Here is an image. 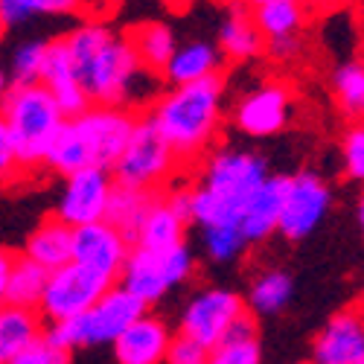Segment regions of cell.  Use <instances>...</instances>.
<instances>
[{"label": "cell", "mask_w": 364, "mask_h": 364, "mask_svg": "<svg viewBox=\"0 0 364 364\" xmlns=\"http://www.w3.org/2000/svg\"><path fill=\"white\" fill-rule=\"evenodd\" d=\"M62 41L90 105L137 111V105L158 100L161 76L140 65L129 36H119L108 23L90 18L76 23Z\"/></svg>", "instance_id": "6da1fadb"}, {"label": "cell", "mask_w": 364, "mask_h": 364, "mask_svg": "<svg viewBox=\"0 0 364 364\" xmlns=\"http://www.w3.org/2000/svg\"><path fill=\"white\" fill-rule=\"evenodd\" d=\"M225 114V76L166 87L146 114L169 143L181 166H190L213 149Z\"/></svg>", "instance_id": "7a4b0ae2"}, {"label": "cell", "mask_w": 364, "mask_h": 364, "mask_svg": "<svg viewBox=\"0 0 364 364\" xmlns=\"http://www.w3.org/2000/svg\"><path fill=\"white\" fill-rule=\"evenodd\" d=\"M268 166L259 155L245 149H216L204 161L201 181L187 190V213L190 222L204 228L239 225L248 198L265 184ZM242 228V225H239Z\"/></svg>", "instance_id": "3957f363"}, {"label": "cell", "mask_w": 364, "mask_h": 364, "mask_svg": "<svg viewBox=\"0 0 364 364\" xmlns=\"http://www.w3.org/2000/svg\"><path fill=\"white\" fill-rule=\"evenodd\" d=\"M137 117V111L111 105H90L82 114L68 117L44 164L65 178L79 169H111L123 155Z\"/></svg>", "instance_id": "277c9868"}, {"label": "cell", "mask_w": 364, "mask_h": 364, "mask_svg": "<svg viewBox=\"0 0 364 364\" xmlns=\"http://www.w3.org/2000/svg\"><path fill=\"white\" fill-rule=\"evenodd\" d=\"M0 123L9 132L21 169H26L47 161L58 132L68 123V117L58 108L50 90L41 82H36V85L9 87L6 100L0 102Z\"/></svg>", "instance_id": "5b68a950"}, {"label": "cell", "mask_w": 364, "mask_h": 364, "mask_svg": "<svg viewBox=\"0 0 364 364\" xmlns=\"http://www.w3.org/2000/svg\"><path fill=\"white\" fill-rule=\"evenodd\" d=\"M140 315H146L143 303L134 294H129L123 286H111L87 312L62 323H53L47 336L65 350L114 344Z\"/></svg>", "instance_id": "8992f818"}, {"label": "cell", "mask_w": 364, "mask_h": 364, "mask_svg": "<svg viewBox=\"0 0 364 364\" xmlns=\"http://www.w3.org/2000/svg\"><path fill=\"white\" fill-rule=\"evenodd\" d=\"M181 169L175 151L161 137L149 117H137V126L123 149V155L111 166V178L117 187L140 190V193H164L169 181Z\"/></svg>", "instance_id": "52a82bcc"}, {"label": "cell", "mask_w": 364, "mask_h": 364, "mask_svg": "<svg viewBox=\"0 0 364 364\" xmlns=\"http://www.w3.org/2000/svg\"><path fill=\"white\" fill-rule=\"evenodd\" d=\"M193 277V254L187 245H175L166 251H146L132 248L123 271H119V286L134 294L143 306L158 303L166 297L169 289L187 283Z\"/></svg>", "instance_id": "ba28073f"}, {"label": "cell", "mask_w": 364, "mask_h": 364, "mask_svg": "<svg viewBox=\"0 0 364 364\" xmlns=\"http://www.w3.org/2000/svg\"><path fill=\"white\" fill-rule=\"evenodd\" d=\"M114 286V280L97 274L85 265L68 262L62 268L50 271L47 277V289L44 297L38 303V315L53 323H62L70 318H79L82 312H87L94 303Z\"/></svg>", "instance_id": "9c48e42d"}, {"label": "cell", "mask_w": 364, "mask_h": 364, "mask_svg": "<svg viewBox=\"0 0 364 364\" xmlns=\"http://www.w3.org/2000/svg\"><path fill=\"white\" fill-rule=\"evenodd\" d=\"M242 315H245V303H242V297L236 291L210 286V289H201L198 294L190 297L184 312H181L178 336H184V338L210 350L213 344L222 341V336Z\"/></svg>", "instance_id": "30bf717a"}, {"label": "cell", "mask_w": 364, "mask_h": 364, "mask_svg": "<svg viewBox=\"0 0 364 364\" xmlns=\"http://www.w3.org/2000/svg\"><path fill=\"white\" fill-rule=\"evenodd\" d=\"M332 193L326 181L315 172H297L286 178V198H283V216H280V233L289 242L306 239L318 225L323 222L329 210Z\"/></svg>", "instance_id": "8fae6325"}, {"label": "cell", "mask_w": 364, "mask_h": 364, "mask_svg": "<svg viewBox=\"0 0 364 364\" xmlns=\"http://www.w3.org/2000/svg\"><path fill=\"white\" fill-rule=\"evenodd\" d=\"M111 169H79L65 178V190L58 198L55 219L70 228H85L102 222L108 216V204L114 196Z\"/></svg>", "instance_id": "7c38bea8"}, {"label": "cell", "mask_w": 364, "mask_h": 364, "mask_svg": "<svg viewBox=\"0 0 364 364\" xmlns=\"http://www.w3.org/2000/svg\"><path fill=\"white\" fill-rule=\"evenodd\" d=\"M291 105L294 97L286 82H262L239 97L233 108V123L248 137H271L289 126Z\"/></svg>", "instance_id": "4fadbf2b"}, {"label": "cell", "mask_w": 364, "mask_h": 364, "mask_svg": "<svg viewBox=\"0 0 364 364\" xmlns=\"http://www.w3.org/2000/svg\"><path fill=\"white\" fill-rule=\"evenodd\" d=\"M187 190H164L151 198L149 213L143 216L137 236L132 248H146V251H166L175 245H187Z\"/></svg>", "instance_id": "5bb4252c"}, {"label": "cell", "mask_w": 364, "mask_h": 364, "mask_svg": "<svg viewBox=\"0 0 364 364\" xmlns=\"http://www.w3.org/2000/svg\"><path fill=\"white\" fill-rule=\"evenodd\" d=\"M129 254H132V242L105 219L85 225V228H73V262L76 265H85L108 280H117Z\"/></svg>", "instance_id": "9a60e30c"}, {"label": "cell", "mask_w": 364, "mask_h": 364, "mask_svg": "<svg viewBox=\"0 0 364 364\" xmlns=\"http://www.w3.org/2000/svg\"><path fill=\"white\" fill-rule=\"evenodd\" d=\"M364 358V315L344 309L332 315L312 344V364H358Z\"/></svg>", "instance_id": "2e32d148"}, {"label": "cell", "mask_w": 364, "mask_h": 364, "mask_svg": "<svg viewBox=\"0 0 364 364\" xmlns=\"http://www.w3.org/2000/svg\"><path fill=\"white\" fill-rule=\"evenodd\" d=\"M172 338L175 336L161 318L140 315L111 347L119 364H164Z\"/></svg>", "instance_id": "e0dca14e"}, {"label": "cell", "mask_w": 364, "mask_h": 364, "mask_svg": "<svg viewBox=\"0 0 364 364\" xmlns=\"http://www.w3.org/2000/svg\"><path fill=\"white\" fill-rule=\"evenodd\" d=\"M41 85L53 94V100L58 102V108L65 111V117H76L85 108H90L85 90L76 79L73 62L65 50V41L55 38L47 41V55H44V70H41Z\"/></svg>", "instance_id": "ac0fdd59"}, {"label": "cell", "mask_w": 364, "mask_h": 364, "mask_svg": "<svg viewBox=\"0 0 364 364\" xmlns=\"http://www.w3.org/2000/svg\"><path fill=\"white\" fill-rule=\"evenodd\" d=\"M225 70V55L213 41H187V44H178L172 58L166 62L161 79L175 87V85H193L201 79H213L222 76Z\"/></svg>", "instance_id": "d6986e66"}, {"label": "cell", "mask_w": 364, "mask_h": 364, "mask_svg": "<svg viewBox=\"0 0 364 364\" xmlns=\"http://www.w3.org/2000/svg\"><path fill=\"white\" fill-rule=\"evenodd\" d=\"M283 198H286V178L283 175H268L265 184L248 198L245 210H242V233H245L248 245L268 239L277 233L280 216H283Z\"/></svg>", "instance_id": "ffe728a7"}, {"label": "cell", "mask_w": 364, "mask_h": 364, "mask_svg": "<svg viewBox=\"0 0 364 364\" xmlns=\"http://www.w3.org/2000/svg\"><path fill=\"white\" fill-rule=\"evenodd\" d=\"M225 55V62H254V58L265 55V41L259 36V29L251 18V9L242 6L239 0H233V6L228 9L225 21L219 23V44Z\"/></svg>", "instance_id": "44dd1931"}, {"label": "cell", "mask_w": 364, "mask_h": 364, "mask_svg": "<svg viewBox=\"0 0 364 364\" xmlns=\"http://www.w3.org/2000/svg\"><path fill=\"white\" fill-rule=\"evenodd\" d=\"M23 257L29 262L41 265L44 271H55L68 262H73V228L62 219H44L33 233H29Z\"/></svg>", "instance_id": "7402d4cb"}, {"label": "cell", "mask_w": 364, "mask_h": 364, "mask_svg": "<svg viewBox=\"0 0 364 364\" xmlns=\"http://www.w3.org/2000/svg\"><path fill=\"white\" fill-rule=\"evenodd\" d=\"M251 18L259 29L262 41H286V38H300L306 29L309 12L303 9L300 0H268L251 9Z\"/></svg>", "instance_id": "603a6c76"}, {"label": "cell", "mask_w": 364, "mask_h": 364, "mask_svg": "<svg viewBox=\"0 0 364 364\" xmlns=\"http://www.w3.org/2000/svg\"><path fill=\"white\" fill-rule=\"evenodd\" d=\"M207 364H262L259 332L251 312L236 318L222 341L207 350Z\"/></svg>", "instance_id": "cb8c5ba5"}, {"label": "cell", "mask_w": 364, "mask_h": 364, "mask_svg": "<svg viewBox=\"0 0 364 364\" xmlns=\"http://www.w3.org/2000/svg\"><path fill=\"white\" fill-rule=\"evenodd\" d=\"M41 336V315L36 309H21L9 303L0 306V364H9Z\"/></svg>", "instance_id": "d4e9b609"}, {"label": "cell", "mask_w": 364, "mask_h": 364, "mask_svg": "<svg viewBox=\"0 0 364 364\" xmlns=\"http://www.w3.org/2000/svg\"><path fill=\"white\" fill-rule=\"evenodd\" d=\"M129 41H132V47H134V55L140 58V65H143L149 73H155V76L164 73L166 62L172 58V53H175V47H178L172 26L158 23V21H149V23L134 26L132 33H129Z\"/></svg>", "instance_id": "484cf974"}, {"label": "cell", "mask_w": 364, "mask_h": 364, "mask_svg": "<svg viewBox=\"0 0 364 364\" xmlns=\"http://www.w3.org/2000/svg\"><path fill=\"white\" fill-rule=\"evenodd\" d=\"M291 294H294V283L286 271H277V268L262 271L248 289V309L251 315H262V318L280 315L289 306Z\"/></svg>", "instance_id": "4316f807"}, {"label": "cell", "mask_w": 364, "mask_h": 364, "mask_svg": "<svg viewBox=\"0 0 364 364\" xmlns=\"http://www.w3.org/2000/svg\"><path fill=\"white\" fill-rule=\"evenodd\" d=\"M158 193H140V190H126V187H114L111 204H108V216L105 222H111L119 233L129 242H134L137 228L143 222V216L149 213V204Z\"/></svg>", "instance_id": "83f0119b"}, {"label": "cell", "mask_w": 364, "mask_h": 364, "mask_svg": "<svg viewBox=\"0 0 364 364\" xmlns=\"http://www.w3.org/2000/svg\"><path fill=\"white\" fill-rule=\"evenodd\" d=\"M47 277H50V271H44L36 262H29L26 257H18L15 268H12V277H9V306L38 312V303H41L44 289H47Z\"/></svg>", "instance_id": "f1b7e54d"}, {"label": "cell", "mask_w": 364, "mask_h": 364, "mask_svg": "<svg viewBox=\"0 0 364 364\" xmlns=\"http://www.w3.org/2000/svg\"><path fill=\"white\" fill-rule=\"evenodd\" d=\"M332 94L350 119L364 117V62H347L332 73Z\"/></svg>", "instance_id": "f546056e"}, {"label": "cell", "mask_w": 364, "mask_h": 364, "mask_svg": "<svg viewBox=\"0 0 364 364\" xmlns=\"http://www.w3.org/2000/svg\"><path fill=\"white\" fill-rule=\"evenodd\" d=\"M76 12L73 0H0V23L21 26L36 18H53V15H70Z\"/></svg>", "instance_id": "4dcf8cb0"}, {"label": "cell", "mask_w": 364, "mask_h": 364, "mask_svg": "<svg viewBox=\"0 0 364 364\" xmlns=\"http://www.w3.org/2000/svg\"><path fill=\"white\" fill-rule=\"evenodd\" d=\"M204 251L216 262H233L248 251V239L239 225H219V228H204Z\"/></svg>", "instance_id": "1f68e13d"}, {"label": "cell", "mask_w": 364, "mask_h": 364, "mask_svg": "<svg viewBox=\"0 0 364 364\" xmlns=\"http://www.w3.org/2000/svg\"><path fill=\"white\" fill-rule=\"evenodd\" d=\"M44 55H47V41H23L21 47H15L12 65H9L12 85H36V82H41Z\"/></svg>", "instance_id": "d6a6232c"}, {"label": "cell", "mask_w": 364, "mask_h": 364, "mask_svg": "<svg viewBox=\"0 0 364 364\" xmlns=\"http://www.w3.org/2000/svg\"><path fill=\"white\" fill-rule=\"evenodd\" d=\"M9 364H70V350L62 344H55L47 332L41 338H36L23 353H18Z\"/></svg>", "instance_id": "836d02e7"}, {"label": "cell", "mask_w": 364, "mask_h": 364, "mask_svg": "<svg viewBox=\"0 0 364 364\" xmlns=\"http://www.w3.org/2000/svg\"><path fill=\"white\" fill-rule=\"evenodd\" d=\"M341 164L347 178L364 181V126H350L341 140Z\"/></svg>", "instance_id": "e575fe53"}, {"label": "cell", "mask_w": 364, "mask_h": 364, "mask_svg": "<svg viewBox=\"0 0 364 364\" xmlns=\"http://www.w3.org/2000/svg\"><path fill=\"white\" fill-rule=\"evenodd\" d=\"M166 364H207V347L184 338V336H175L166 353Z\"/></svg>", "instance_id": "d590c367"}, {"label": "cell", "mask_w": 364, "mask_h": 364, "mask_svg": "<svg viewBox=\"0 0 364 364\" xmlns=\"http://www.w3.org/2000/svg\"><path fill=\"white\" fill-rule=\"evenodd\" d=\"M18 172H21V161H18V155H15V146H12V140H9L6 126L0 123V184L12 181Z\"/></svg>", "instance_id": "8d00e7d4"}, {"label": "cell", "mask_w": 364, "mask_h": 364, "mask_svg": "<svg viewBox=\"0 0 364 364\" xmlns=\"http://www.w3.org/2000/svg\"><path fill=\"white\" fill-rule=\"evenodd\" d=\"M303 53V36L300 38H286V41H268L265 44V55L271 62H280V65H289L294 58H300Z\"/></svg>", "instance_id": "74e56055"}, {"label": "cell", "mask_w": 364, "mask_h": 364, "mask_svg": "<svg viewBox=\"0 0 364 364\" xmlns=\"http://www.w3.org/2000/svg\"><path fill=\"white\" fill-rule=\"evenodd\" d=\"M15 254L9 248H0V306L9 303V277H12V268H15Z\"/></svg>", "instance_id": "f35d334b"}, {"label": "cell", "mask_w": 364, "mask_h": 364, "mask_svg": "<svg viewBox=\"0 0 364 364\" xmlns=\"http://www.w3.org/2000/svg\"><path fill=\"white\" fill-rule=\"evenodd\" d=\"M303 4V9H306L309 15H315V12H332V9H341V6H347L350 0H300Z\"/></svg>", "instance_id": "ab89813d"}, {"label": "cell", "mask_w": 364, "mask_h": 364, "mask_svg": "<svg viewBox=\"0 0 364 364\" xmlns=\"http://www.w3.org/2000/svg\"><path fill=\"white\" fill-rule=\"evenodd\" d=\"M9 87H12V85H9V73L4 70V65H0V102H4V100H6V94H9Z\"/></svg>", "instance_id": "60d3db41"}, {"label": "cell", "mask_w": 364, "mask_h": 364, "mask_svg": "<svg viewBox=\"0 0 364 364\" xmlns=\"http://www.w3.org/2000/svg\"><path fill=\"white\" fill-rule=\"evenodd\" d=\"M73 4H76V9H85V6H100L105 0H73Z\"/></svg>", "instance_id": "b9f144b4"}, {"label": "cell", "mask_w": 364, "mask_h": 364, "mask_svg": "<svg viewBox=\"0 0 364 364\" xmlns=\"http://www.w3.org/2000/svg\"><path fill=\"white\" fill-rule=\"evenodd\" d=\"M355 213H358V228H361V236H364V196H361V201H358Z\"/></svg>", "instance_id": "7bdbcfd3"}, {"label": "cell", "mask_w": 364, "mask_h": 364, "mask_svg": "<svg viewBox=\"0 0 364 364\" xmlns=\"http://www.w3.org/2000/svg\"><path fill=\"white\" fill-rule=\"evenodd\" d=\"M242 6H248V9H254V6H259V4H268V0H239Z\"/></svg>", "instance_id": "ee69618b"}, {"label": "cell", "mask_w": 364, "mask_h": 364, "mask_svg": "<svg viewBox=\"0 0 364 364\" xmlns=\"http://www.w3.org/2000/svg\"><path fill=\"white\" fill-rule=\"evenodd\" d=\"M361 50H364V23H361Z\"/></svg>", "instance_id": "f6af8a7d"}, {"label": "cell", "mask_w": 364, "mask_h": 364, "mask_svg": "<svg viewBox=\"0 0 364 364\" xmlns=\"http://www.w3.org/2000/svg\"><path fill=\"white\" fill-rule=\"evenodd\" d=\"M0 38H4V23H0Z\"/></svg>", "instance_id": "bcb514c9"}, {"label": "cell", "mask_w": 364, "mask_h": 364, "mask_svg": "<svg viewBox=\"0 0 364 364\" xmlns=\"http://www.w3.org/2000/svg\"><path fill=\"white\" fill-rule=\"evenodd\" d=\"M361 315H364V303H361Z\"/></svg>", "instance_id": "7dc6e473"}, {"label": "cell", "mask_w": 364, "mask_h": 364, "mask_svg": "<svg viewBox=\"0 0 364 364\" xmlns=\"http://www.w3.org/2000/svg\"><path fill=\"white\" fill-rule=\"evenodd\" d=\"M358 364H364V358H361V361H358Z\"/></svg>", "instance_id": "c3c4849f"}, {"label": "cell", "mask_w": 364, "mask_h": 364, "mask_svg": "<svg viewBox=\"0 0 364 364\" xmlns=\"http://www.w3.org/2000/svg\"><path fill=\"white\" fill-rule=\"evenodd\" d=\"M230 4H233V0H230Z\"/></svg>", "instance_id": "681fc988"}]
</instances>
